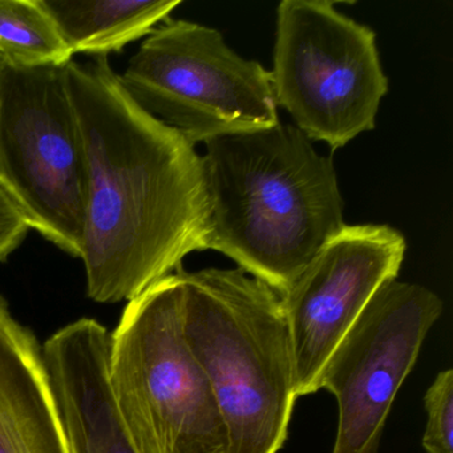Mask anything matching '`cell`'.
Segmentation results:
<instances>
[{
	"label": "cell",
	"mask_w": 453,
	"mask_h": 453,
	"mask_svg": "<svg viewBox=\"0 0 453 453\" xmlns=\"http://www.w3.org/2000/svg\"><path fill=\"white\" fill-rule=\"evenodd\" d=\"M65 71L86 150L87 296L129 302L206 250L203 156L134 103L107 57Z\"/></svg>",
	"instance_id": "cell-1"
},
{
	"label": "cell",
	"mask_w": 453,
	"mask_h": 453,
	"mask_svg": "<svg viewBox=\"0 0 453 453\" xmlns=\"http://www.w3.org/2000/svg\"><path fill=\"white\" fill-rule=\"evenodd\" d=\"M205 145L206 250L282 294L346 226L333 158L280 123Z\"/></svg>",
	"instance_id": "cell-2"
},
{
	"label": "cell",
	"mask_w": 453,
	"mask_h": 453,
	"mask_svg": "<svg viewBox=\"0 0 453 453\" xmlns=\"http://www.w3.org/2000/svg\"><path fill=\"white\" fill-rule=\"evenodd\" d=\"M177 272L185 341L221 411L227 453L280 452L298 399L280 294L241 269Z\"/></svg>",
	"instance_id": "cell-3"
},
{
	"label": "cell",
	"mask_w": 453,
	"mask_h": 453,
	"mask_svg": "<svg viewBox=\"0 0 453 453\" xmlns=\"http://www.w3.org/2000/svg\"><path fill=\"white\" fill-rule=\"evenodd\" d=\"M110 383L139 453H227L221 411L185 341L177 270L124 309L111 333Z\"/></svg>",
	"instance_id": "cell-4"
},
{
	"label": "cell",
	"mask_w": 453,
	"mask_h": 453,
	"mask_svg": "<svg viewBox=\"0 0 453 453\" xmlns=\"http://www.w3.org/2000/svg\"><path fill=\"white\" fill-rule=\"evenodd\" d=\"M270 73L278 107L333 150L375 128L389 86L375 31L330 0L280 2Z\"/></svg>",
	"instance_id": "cell-5"
},
{
	"label": "cell",
	"mask_w": 453,
	"mask_h": 453,
	"mask_svg": "<svg viewBox=\"0 0 453 453\" xmlns=\"http://www.w3.org/2000/svg\"><path fill=\"white\" fill-rule=\"evenodd\" d=\"M65 67L0 60V187L30 229L81 258L86 150Z\"/></svg>",
	"instance_id": "cell-6"
},
{
	"label": "cell",
	"mask_w": 453,
	"mask_h": 453,
	"mask_svg": "<svg viewBox=\"0 0 453 453\" xmlns=\"http://www.w3.org/2000/svg\"><path fill=\"white\" fill-rule=\"evenodd\" d=\"M119 78L136 104L195 147L280 123L272 73L200 23L165 20Z\"/></svg>",
	"instance_id": "cell-7"
},
{
	"label": "cell",
	"mask_w": 453,
	"mask_h": 453,
	"mask_svg": "<svg viewBox=\"0 0 453 453\" xmlns=\"http://www.w3.org/2000/svg\"><path fill=\"white\" fill-rule=\"evenodd\" d=\"M426 286L395 280L379 288L320 375L338 403L333 453H378L395 397L442 312Z\"/></svg>",
	"instance_id": "cell-8"
},
{
	"label": "cell",
	"mask_w": 453,
	"mask_h": 453,
	"mask_svg": "<svg viewBox=\"0 0 453 453\" xmlns=\"http://www.w3.org/2000/svg\"><path fill=\"white\" fill-rule=\"evenodd\" d=\"M405 249L404 235L388 225H346L280 294L296 396L319 391L331 354L379 288L397 280Z\"/></svg>",
	"instance_id": "cell-9"
},
{
	"label": "cell",
	"mask_w": 453,
	"mask_h": 453,
	"mask_svg": "<svg viewBox=\"0 0 453 453\" xmlns=\"http://www.w3.org/2000/svg\"><path fill=\"white\" fill-rule=\"evenodd\" d=\"M111 333L91 318L42 346L70 453H139L110 383Z\"/></svg>",
	"instance_id": "cell-10"
},
{
	"label": "cell",
	"mask_w": 453,
	"mask_h": 453,
	"mask_svg": "<svg viewBox=\"0 0 453 453\" xmlns=\"http://www.w3.org/2000/svg\"><path fill=\"white\" fill-rule=\"evenodd\" d=\"M0 453H70L42 346L0 296Z\"/></svg>",
	"instance_id": "cell-11"
},
{
	"label": "cell",
	"mask_w": 453,
	"mask_h": 453,
	"mask_svg": "<svg viewBox=\"0 0 453 453\" xmlns=\"http://www.w3.org/2000/svg\"><path fill=\"white\" fill-rule=\"evenodd\" d=\"M73 55L107 57L150 35L181 0H41Z\"/></svg>",
	"instance_id": "cell-12"
},
{
	"label": "cell",
	"mask_w": 453,
	"mask_h": 453,
	"mask_svg": "<svg viewBox=\"0 0 453 453\" xmlns=\"http://www.w3.org/2000/svg\"><path fill=\"white\" fill-rule=\"evenodd\" d=\"M73 58L41 0H0V60L23 68L65 67Z\"/></svg>",
	"instance_id": "cell-13"
},
{
	"label": "cell",
	"mask_w": 453,
	"mask_h": 453,
	"mask_svg": "<svg viewBox=\"0 0 453 453\" xmlns=\"http://www.w3.org/2000/svg\"><path fill=\"white\" fill-rule=\"evenodd\" d=\"M424 449L426 453H453V370L437 373L424 396Z\"/></svg>",
	"instance_id": "cell-14"
},
{
	"label": "cell",
	"mask_w": 453,
	"mask_h": 453,
	"mask_svg": "<svg viewBox=\"0 0 453 453\" xmlns=\"http://www.w3.org/2000/svg\"><path fill=\"white\" fill-rule=\"evenodd\" d=\"M30 226L6 190L0 187V262L19 248Z\"/></svg>",
	"instance_id": "cell-15"
}]
</instances>
